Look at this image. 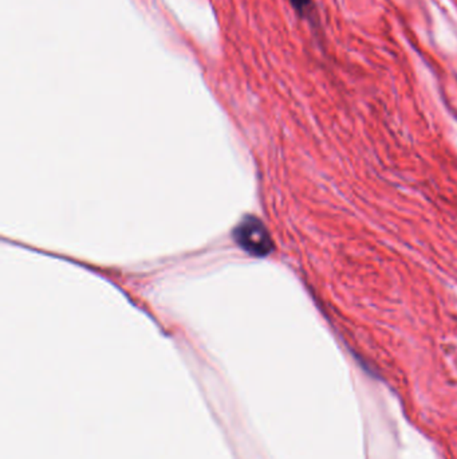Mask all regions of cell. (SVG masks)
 <instances>
[{
    "instance_id": "1",
    "label": "cell",
    "mask_w": 457,
    "mask_h": 459,
    "mask_svg": "<svg viewBox=\"0 0 457 459\" xmlns=\"http://www.w3.org/2000/svg\"><path fill=\"white\" fill-rule=\"evenodd\" d=\"M235 242L251 255L264 257L274 249V243L263 223L253 216H247L239 223L234 231Z\"/></svg>"
},
{
    "instance_id": "2",
    "label": "cell",
    "mask_w": 457,
    "mask_h": 459,
    "mask_svg": "<svg viewBox=\"0 0 457 459\" xmlns=\"http://www.w3.org/2000/svg\"><path fill=\"white\" fill-rule=\"evenodd\" d=\"M292 7L299 13V14H303L306 11V8L308 7V4L311 3V0H290Z\"/></svg>"
}]
</instances>
